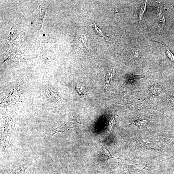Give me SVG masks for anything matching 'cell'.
<instances>
[{
    "label": "cell",
    "instance_id": "obj_2",
    "mask_svg": "<svg viewBox=\"0 0 174 174\" xmlns=\"http://www.w3.org/2000/svg\"><path fill=\"white\" fill-rule=\"evenodd\" d=\"M101 145L102 158L105 162V164L106 165L107 167L110 170L112 171L109 164V160L110 159L113 158L119 159H122L120 158H115V157H113L107 149L104 147L102 145Z\"/></svg>",
    "mask_w": 174,
    "mask_h": 174
},
{
    "label": "cell",
    "instance_id": "obj_13",
    "mask_svg": "<svg viewBox=\"0 0 174 174\" xmlns=\"http://www.w3.org/2000/svg\"><path fill=\"white\" fill-rule=\"evenodd\" d=\"M147 1H146L145 4V5L143 9H141V10L139 11V17L141 20L145 12L147 10V6H146V3Z\"/></svg>",
    "mask_w": 174,
    "mask_h": 174
},
{
    "label": "cell",
    "instance_id": "obj_9",
    "mask_svg": "<svg viewBox=\"0 0 174 174\" xmlns=\"http://www.w3.org/2000/svg\"><path fill=\"white\" fill-rule=\"evenodd\" d=\"M167 101L170 105L174 108V96L172 94L171 90L170 94L167 97Z\"/></svg>",
    "mask_w": 174,
    "mask_h": 174
},
{
    "label": "cell",
    "instance_id": "obj_12",
    "mask_svg": "<svg viewBox=\"0 0 174 174\" xmlns=\"http://www.w3.org/2000/svg\"><path fill=\"white\" fill-rule=\"evenodd\" d=\"M148 122L147 120L139 121L136 123V125L139 127H145L147 126Z\"/></svg>",
    "mask_w": 174,
    "mask_h": 174
},
{
    "label": "cell",
    "instance_id": "obj_8",
    "mask_svg": "<svg viewBox=\"0 0 174 174\" xmlns=\"http://www.w3.org/2000/svg\"><path fill=\"white\" fill-rule=\"evenodd\" d=\"M158 12H157V16H158L159 20L163 24V26H165V18L163 15L162 10L161 6L159 4H158Z\"/></svg>",
    "mask_w": 174,
    "mask_h": 174
},
{
    "label": "cell",
    "instance_id": "obj_1",
    "mask_svg": "<svg viewBox=\"0 0 174 174\" xmlns=\"http://www.w3.org/2000/svg\"><path fill=\"white\" fill-rule=\"evenodd\" d=\"M77 40L79 47L85 49L89 47V39L87 34L84 33H80L77 37Z\"/></svg>",
    "mask_w": 174,
    "mask_h": 174
},
{
    "label": "cell",
    "instance_id": "obj_6",
    "mask_svg": "<svg viewBox=\"0 0 174 174\" xmlns=\"http://www.w3.org/2000/svg\"><path fill=\"white\" fill-rule=\"evenodd\" d=\"M156 82H154L151 85L150 90L151 92L154 95L158 96L160 94L161 87Z\"/></svg>",
    "mask_w": 174,
    "mask_h": 174
},
{
    "label": "cell",
    "instance_id": "obj_3",
    "mask_svg": "<svg viewBox=\"0 0 174 174\" xmlns=\"http://www.w3.org/2000/svg\"><path fill=\"white\" fill-rule=\"evenodd\" d=\"M72 128V124L69 122H67L64 123L60 126L54 130L52 132L51 137L55 134L57 133V132H62L63 133H65V132L68 131Z\"/></svg>",
    "mask_w": 174,
    "mask_h": 174
},
{
    "label": "cell",
    "instance_id": "obj_14",
    "mask_svg": "<svg viewBox=\"0 0 174 174\" xmlns=\"http://www.w3.org/2000/svg\"><path fill=\"white\" fill-rule=\"evenodd\" d=\"M115 124V120L114 117H112L109 122V129L110 133L111 132L112 128Z\"/></svg>",
    "mask_w": 174,
    "mask_h": 174
},
{
    "label": "cell",
    "instance_id": "obj_4",
    "mask_svg": "<svg viewBox=\"0 0 174 174\" xmlns=\"http://www.w3.org/2000/svg\"><path fill=\"white\" fill-rule=\"evenodd\" d=\"M115 74V71L114 69L112 68L107 72L106 77V85L105 87H109L112 82Z\"/></svg>",
    "mask_w": 174,
    "mask_h": 174
},
{
    "label": "cell",
    "instance_id": "obj_7",
    "mask_svg": "<svg viewBox=\"0 0 174 174\" xmlns=\"http://www.w3.org/2000/svg\"><path fill=\"white\" fill-rule=\"evenodd\" d=\"M130 56L132 59L134 60H139L141 56L140 51L137 49H132L130 52Z\"/></svg>",
    "mask_w": 174,
    "mask_h": 174
},
{
    "label": "cell",
    "instance_id": "obj_5",
    "mask_svg": "<svg viewBox=\"0 0 174 174\" xmlns=\"http://www.w3.org/2000/svg\"><path fill=\"white\" fill-rule=\"evenodd\" d=\"M39 22L38 25L40 28L42 27L43 24V19L47 11V9L45 7L39 5Z\"/></svg>",
    "mask_w": 174,
    "mask_h": 174
},
{
    "label": "cell",
    "instance_id": "obj_11",
    "mask_svg": "<svg viewBox=\"0 0 174 174\" xmlns=\"http://www.w3.org/2000/svg\"><path fill=\"white\" fill-rule=\"evenodd\" d=\"M94 29L96 33V34L99 36H101L103 37L104 38H106V37H105V34H104L103 32L100 29V28H99L98 27H97L96 25V24L94 22Z\"/></svg>",
    "mask_w": 174,
    "mask_h": 174
},
{
    "label": "cell",
    "instance_id": "obj_10",
    "mask_svg": "<svg viewBox=\"0 0 174 174\" xmlns=\"http://www.w3.org/2000/svg\"><path fill=\"white\" fill-rule=\"evenodd\" d=\"M76 88L80 95H82L84 94L85 89L83 85L81 84H78Z\"/></svg>",
    "mask_w": 174,
    "mask_h": 174
},
{
    "label": "cell",
    "instance_id": "obj_15",
    "mask_svg": "<svg viewBox=\"0 0 174 174\" xmlns=\"http://www.w3.org/2000/svg\"><path fill=\"white\" fill-rule=\"evenodd\" d=\"M166 53L167 56L169 58L171 61L174 62V55L167 48V50Z\"/></svg>",
    "mask_w": 174,
    "mask_h": 174
}]
</instances>
